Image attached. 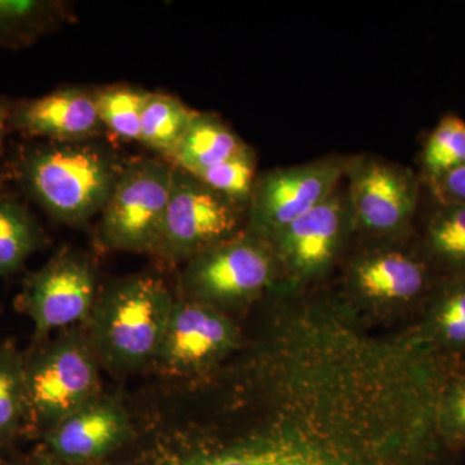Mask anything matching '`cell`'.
I'll return each mask as SVG.
<instances>
[{"mask_svg": "<svg viewBox=\"0 0 465 465\" xmlns=\"http://www.w3.org/2000/svg\"><path fill=\"white\" fill-rule=\"evenodd\" d=\"M274 390L264 432L183 465H440L445 455L407 416L347 382L292 375Z\"/></svg>", "mask_w": 465, "mask_h": 465, "instance_id": "1", "label": "cell"}, {"mask_svg": "<svg viewBox=\"0 0 465 465\" xmlns=\"http://www.w3.org/2000/svg\"><path fill=\"white\" fill-rule=\"evenodd\" d=\"M124 166L97 137L29 146L18 155L15 171L48 215L74 225L100 215Z\"/></svg>", "mask_w": 465, "mask_h": 465, "instance_id": "2", "label": "cell"}, {"mask_svg": "<svg viewBox=\"0 0 465 465\" xmlns=\"http://www.w3.org/2000/svg\"><path fill=\"white\" fill-rule=\"evenodd\" d=\"M174 300L161 281L133 277L94 304L92 345L110 366L131 369L155 358Z\"/></svg>", "mask_w": 465, "mask_h": 465, "instance_id": "3", "label": "cell"}, {"mask_svg": "<svg viewBox=\"0 0 465 465\" xmlns=\"http://www.w3.org/2000/svg\"><path fill=\"white\" fill-rule=\"evenodd\" d=\"M356 232L372 240H405L423 202L412 168L381 155H349L344 177Z\"/></svg>", "mask_w": 465, "mask_h": 465, "instance_id": "4", "label": "cell"}, {"mask_svg": "<svg viewBox=\"0 0 465 465\" xmlns=\"http://www.w3.org/2000/svg\"><path fill=\"white\" fill-rule=\"evenodd\" d=\"M173 174L170 162L139 158L124 163L100 213L99 238L104 247L154 253L166 216Z\"/></svg>", "mask_w": 465, "mask_h": 465, "instance_id": "5", "label": "cell"}, {"mask_svg": "<svg viewBox=\"0 0 465 465\" xmlns=\"http://www.w3.org/2000/svg\"><path fill=\"white\" fill-rule=\"evenodd\" d=\"M94 345L67 335L24 360L29 424L52 427L92 402L97 387Z\"/></svg>", "mask_w": 465, "mask_h": 465, "instance_id": "6", "label": "cell"}, {"mask_svg": "<svg viewBox=\"0 0 465 465\" xmlns=\"http://www.w3.org/2000/svg\"><path fill=\"white\" fill-rule=\"evenodd\" d=\"M246 211L211 189L200 177L173 167V185L155 255L191 260L240 235Z\"/></svg>", "mask_w": 465, "mask_h": 465, "instance_id": "7", "label": "cell"}, {"mask_svg": "<svg viewBox=\"0 0 465 465\" xmlns=\"http://www.w3.org/2000/svg\"><path fill=\"white\" fill-rule=\"evenodd\" d=\"M349 155H326L259 173L247 207L250 234L269 242L344 182Z\"/></svg>", "mask_w": 465, "mask_h": 465, "instance_id": "8", "label": "cell"}, {"mask_svg": "<svg viewBox=\"0 0 465 465\" xmlns=\"http://www.w3.org/2000/svg\"><path fill=\"white\" fill-rule=\"evenodd\" d=\"M275 274L271 246L247 232L188 260L182 284L189 300L210 305L252 298L273 283Z\"/></svg>", "mask_w": 465, "mask_h": 465, "instance_id": "9", "label": "cell"}, {"mask_svg": "<svg viewBox=\"0 0 465 465\" xmlns=\"http://www.w3.org/2000/svg\"><path fill=\"white\" fill-rule=\"evenodd\" d=\"M353 232V213L342 182L326 201L266 243L273 252L277 271H283L292 282L302 283L326 273Z\"/></svg>", "mask_w": 465, "mask_h": 465, "instance_id": "10", "label": "cell"}, {"mask_svg": "<svg viewBox=\"0 0 465 465\" xmlns=\"http://www.w3.org/2000/svg\"><path fill=\"white\" fill-rule=\"evenodd\" d=\"M94 298L96 275L90 262L63 251L27 278L17 307L33 321L35 339L42 341L54 330L84 320Z\"/></svg>", "mask_w": 465, "mask_h": 465, "instance_id": "11", "label": "cell"}, {"mask_svg": "<svg viewBox=\"0 0 465 465\" xmlns=\"http://www.w3.org/2000/svg\"><path fill=\"white\" fill-rule=\"evenodd\" d=\"M234 339L232 324L211 305L189 299L174 302L155 360L164 371L188 374L223 356Z\"/></svg>", "mask_w": 465, "mask_h": 465, "instance_id": "12", "label": "cell"}, {"mask_svg": "<svg viewBox=\"0 0 465 465\" xmlns=\"http://www.w3.org/2000/svg\"><path fill=\"white\" fill-rule=\"evenodd\" d=\"M439 278L419 249L394 246L367 251L349 271L358 295L379 302H424Z\"/></svg>", "mask_w": 465, "mask_h": 465, "instance_id": "13", "label": "cell"}, {"mask_svg": "<svg viewBox=\"0 0 465 465\" xmlns=\"http://www.w3.org/2000/svg\"><path fill=\"white\" fill-rule=\"evenodd\" d=\"M9 124L18 133L45 143L84 142L97 139L105 131L94 92L82 88H65L21 101L12 108Z\"/></svg>", "mask_w": 465, "mask_h": 465, "instance_id": "14", "label": "cell"}, {"mask_svg": "<svg viewBox=\"0 0 465 465\" xmlns=\"http://www.w3.org/2000/svg\"><path fill=\"white\" fill-rule=\"evenodd\" d=\"M124 412L112 402L92 401L48 430V446L67 460H91L121 445L127 436Z\"/></svg>", "mask_w": 465, "mask_h": 465, "instance_id": "15", "label": "cell"}, {"mask_svg": "<svg viewBox=\"0 0 465 465\" xmlns=\"http://www.w3.org/2000/svg\"><path fill=\"white\" fill-rule=\"evenodd\" d=\"M430 202L419 251L439 277H463L465 204Z\"/></svg>", "mask_w": 465, "mask_h": 465, "instance_id": "16", "label": "cell"}, {"mask_svg": "<svg viewBox=\"0 0 465 465\" xmlns=\"http://www.w3.org/2000/svg\"><path fill=\"white\" fill-rule=\"evenodd\" d=\"M427 321L420 326L425 338L446 360L465 365V275L440 277L425 300Z\"/></svg>", "mask_w": 465, "mask_h": 465, "instance_id": "17", "label": "cell"}, {"mask_svg": "<svg viewBox=\"0 0 465 465\" xmlns=\"http://www.w3.org/2000/svg\"><path fill=\"white\" fill-rule=\"evenodd\" d=\"M249 148V143H244L219 116L198 112L170 158V163L186 173L197 174Z\"/></svg>", "mask_w": 465, "mask_h": 465, "instance_id": "18", "label": "cell"}, {"mask_svg": "<svg viewBox=\"0 0 465 465\" xmlns=\"http://www.w3.org/2000/svg\"><path fill=\"white\" fill-rule=\"evenodd\" d=\"M42 244V228L25 204L0 194V275L20 271Z\"/></svg>", "mask_w": 465, "mask_h": 465, "instance_id": "19", "label": "cell"}, {"mask_svg": "<svg viewBox=\"0 0 465 465\" xmlns=\"http://www.w3.org/2000/svg\"><path fill=\"white\" fill-rule=\"evenodd\" d=\"M197 114L176 97L152 92L143 109L139 143L170 159Z\"/></svg>", "mask_w": 465, "mask_h": 465, "instance_id": "20", "label": "cell"}, {"mask_svg": "<svg viewBox=\"0 0 465 465\" xmlns=\"http://www.w3.org/2000/svg\"><path fill=\"white\" fill-rule=\"evenodd\" d=\"M66 16L60 2L0 0V47L29 45Z\"/></svg>", "mask_w": 465, "mask_h": 465, "instance_id": "21", "label": "cell"}, {"mask_svg": "<svg viewBox=\"0 0 465 465\" xmlns=\"http://www.w3.org/2000/svg\"><path fill=\"white\" fill-rule=\"evenodd\" d=\"M419 164L424 183L465 164V121L461 116L449 113L440 119L425 137Z\"/></svg>", "mask_w": 465, "mask_h": 465, "instance_id": "22", "label": "cell"}, {"mask_svg": "<svg viewBox=\"0 0 465 465\" xmlns=\"http://www.w3.org/2000/svg\"><path fill=\"white\" fill-rule=\"evenodd\" d=\"M152 92L113 85L94 92L97 112L105 130L127 142H140L143 109Z\"/></svg>", "mask_w": 465, "mask_h": 465, "instance_id": "23", "label": "cell"}, {"mask_svg": "<svg viewBox=\"0 0 465 465\" xmlns=\"http://www.w3.org/2000/svg\"><path fill=\"white\" fill-rule=\"evenodd\" d=\"M29 424L25 367L11 349H0V443L7 442Z\"/></svg>", "mask_w": 465, "mask_h": 465, "instance_id": "24", "label": "cell"}, {"mask_svg": "<svg viewBox=\"0 0 465 465\" xmlns=\"http://www.w3.org/2000/svg\"><path fill=\"white\" fill-rule=\"evenodd\" d=\"M195 176L247 213L253 186L259 176L258 155L250 146L235 157L202 171Z\"/></svg>", "mask_w": 465, "mask_h": 465, "instance_id": "25", "label": "cell"}, {"mask_svg": "<svg viewBox=\"0 0 465 465\" xmlns=\"http://www.w3.org/2000/svg\"><path fill=\"white\" fill-rule=\"evenodd\" d=\"M440 430L450 451L465 448V365L452 370L440 405Z\"/></svg>", "mask_w": 465, "mask_h": 465, "instance_id": "26", "label": "cell"}, {"mask_svg": "<svg viewBox=\"0 0 465 465\" xmlns=\"http://www.w3.org/2000/svg\"><path fill=\"white\" fill-rule=\"evenodd\" d=\"M424 191L433 200L465 204V164L425 183Z\"/></svg>", "mask_w": 465, "mask_h": 465, "instance_id": "27", "label": "cell"}, {"mask_svg": "<svg viewBox=\"0 0 465 465\" xmlns=\"http://www.w3.org/2000/svg\"><path fill=\"white\" fill-rule=\"evenodd\" d=\"M11 108L5 100L0 99V157L5 152V139L7 134L9 119H11Z\"/></svg>", "mask_w": 465, "mask_h": 465, "instance_id": "28", "label": "cell"}, {"mask_svg": "<svg viewBox=\"0 0 465 465\" xmlns=\"http://www.w3.org/2000/svg\"><path fill=\"white\" fill-rule=\"evenodd\" d=\"M5 180V171L0 168V185H2L3 182Z\"/></svg>", "mask_w": 465, "mask_h": 465, "instance_id": "29", "label": "cell"}]
</instances>
